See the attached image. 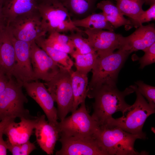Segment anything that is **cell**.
Masks as SVG:
<instances>
[{
    "mask_svg": "<svg viewBox=\"0 0 155 155\" xmlns=\"http://www.w3.org/2000/svg\"><path fill=\"white\" fill-rule=\"evenodd\" d=\"M134 90L130 86L122 91L116 86L104 85L94 92L90 98H94L92 117L99 126L106 125L115 113L123 111L130 105L125 101V96Z\"/></svg>",
    "mask_w": 155,
    "mask_h": 155,
    "instance_id": "6da1fadb",
    "label": "cell"
},
{
    "mask_svg": "<svg viewBox=\"0 0 155 155\" xmlns=\"http://www.w3.org/2000/svg\"><path fill=\"white\" fill-rule=\"evenodd\" d=\"M130 53L123 48L115 52L98 56L92 70L87 97L90 98L96 91L104 85L116 86L119 73Z\"/></svg>",
    "mask_w": 155,
    "mask_h": 155,
    "instance_id": "7a4b0ae2",
    "label": "cell"
},
{
    "mask_svg": "<svg viewBox=\"0 0 155 155\" xmlns=\"http://www.w3.org/2000/svg\"><path fill=\"white\" fill-rule=\"evenodd\" d=\"M99 145L108 155H138L147 154L140 153L134 148V144L141 137L127 132L120 128L106 125L99 126L94 135Z\"/></svg>",
    "mask_w": 155,
    "mask_h": 155,
    "instance_id": "3957f363",
    "label": "cell"
},
{
    "mask_svg": "<svg viewBox=\"0 0 155 155\" xmlns=\"http://www.w3.org/2000/svg\"><path fill=\"white\" fill-rule=\"evenodd\" d=\"M135 92L136 98L134 104L130 105L122 113V116L113 117L106 125L119 127L129 133L140 136L141 139L146 138L142 128L146 119L155 112L138 91L136 85H131Z\"/></svg>",
    "mask_w": 155,
    "mask_h": 155,
    "instance_id": "277c9868",
    "label": "cell"
},
{
    "mask_svg": "<svg viewBox=\"0 0 155 155\" xmlns=\"http://www.w3.org/2000/svg\"><path fill=\"white\" fill-rule=\"evenodd\" d=\"M38 10L41 17L42 29L46 34L83 32L75 26L68 11L61 3H38Z\"/></svg>",
    "mask_w": 155,
    "mask_h": 155,
    "instance_id": "5b68a950",
    "label": "cell"
},
{
    "mask_svg": "<svg viewBox=\"0 0 155 155\" xmlns=\"http://www.w3.org/2000/svg\"><path fill=\"white\" fill-rule=\"evenodd\" d=\"M73 70L61 66L58 73L49 81L44 84L57 104L58 119L60 121L71 112L73 97L71 85Z\"/></svg>",
    "mask_w": 155,
    "mask_h": 155,
    "instance_id": "8992f818",
    "label": "cell"
},
{
    "mask_svg": "<svg viewBox=\"0 0 155 155\" xmlns=\"http://www.w3.org/2000/svg\"><path fill=\"white\" fill-rule=\"evenodd\" d=\"M22 84L13 77L9 79L0 94V121L6 118H32L24 107L28 100L24 94Z\"/></svg>",
    "mask_w": 155,
    "mask_h": 155,
    "instance_id": "52a82bcc",
    "label": "cell"
},
{
    "mask_svg": "<svg viewBox=\"0 0 155 155\" xmlns=\"http://www.w3.org/2000/svg\"><path fill=\"white\" fill-rule=\"evenodd\" d=\"M71 115L58 122L59 135L78 138L94 137L99 125L88 113L85 101Z\"/></svg>",
    "mask_w": 155,
    "mask_h": 155,
    "instance_id": "ba28073f",
    "label": "cell"
},
{
    "mask_svg": "<svg viewBox=\"0 0 155 155\" xmlns=\"http://www.w3.org/2000/svg\"><path fill=\"white\" fill-rule=\"evenodd\" d=\"M6 25L16 39L29 43L46 34L38 10L19 16Z\"/></svg>",
    "mask_w": 155,
    "mask_h": 155,
    "instance_id": "9c48e42d",
    "label": "cell"
},
{
    "mask_svg": "<svg viewBox=\"0 0 155 155\" xmlns=\"http://www.w3.org/2000/svg\"><path fill=\"white\" fill-rule=\"evenodd\" d=\"M83 32L87 36L88 42L98 56L108 55L115 50L123 47L125 37L114 31L85 29Z\"/></svg>",
    "mask_w": 155,
    "mask_h": 155,
    "instance_id": "30bf717a",
    "label": "cell"
},
{
    "mask_svg": "<svg viewBox=\"0 0 155 155\" xmlns=\"http://www.w3.org/2000/svg\"><path fill=\"white\" fill-rule=\"evenodd\" d=\"M11 34L15 53L12 77L22 85L35 81L30 57L31 43L18 40Z\"/></svg>",
    "mask_w": 155,
    "mask_h": 155,
    "instance_id": "8fae6325",
    "label": "cell"
},
{
    "mask_svg": "<svg viewBox=\"0 0 155 155\" xmlns=\"http://www.w3.org/2000/svg\"><path fill=\"white\" fill-rule=\"evenodd\" d=\"M60 136L61 147L56 155H108L94 138Z\"/></svg>",
    "mask_w": 155,
    "mask_h": 155,
    "instance_id": "7c38bea8",
    "label": "cell"
},
{
    "mask_svg": "<svg viewBox=\"0 0 155 155\" xmlns=\"http://www.w3.org/2000/svg\"><path fill=\"white\" fill-rule=\"evenodd\" d=\"M30 57L35 81L40 79L45 82L49 81L62 66L54 61L35 41L30 44Z\"/></svg>",
    "mask_w": 155,
    "mask_h": 155,
    "instance_id": "4fadbf2b",
    "label": "cell"
},
{
    "mask_svg": "<svg viewBox=\"0 0 155 155\" xmlns=\"http://www.w3.org/2000/svg\"><path fill=\"white\" fill-rule=\"evenodd\" d=\"M28 95L39 105L51 124L57 126L58 122L57 109L51 94L42 83L38 80L23 84Z\"/></svg>",
    "mask_w": 155,
    "mask_h": 155,
    "instance_id": "5bb4252c",
    "label": "cell"
},
{
    "mask_svg": "<svg viewBox=\"0 0 155 155\" xmlns=\"http://www.w3.org/2000/svg\"><path fill=\"white\" fill-rule=\"evenodd\" d=\"M34 129L36 141L40 148L47 154H53L60 137L57 126L49 123L42 115L37 117Z\"/></svg>",
    "mask_w": 155,
    "mask_h": 155,
    "instance_id": "9a60e30c",
    "label": "cell"
},
{
    "mask_svg": "<svg viewBox=\"0 0 155 155\" xmlns=\"http://www.w3.org/2000/svg\"><path fill=\"white\" fill-rule=\"evenodd\" d=\"M155 42V28L153 24L141 25L130 35L124 37L123 49L131 53L143 51Z\"/></svg>",
    "mask_w": 155,
    "mask_h": 155,
    "instance_id": "2e32d148",
    "label": "cell"
},
{
    "mask_svg": "<svg viewBox=\"0 0 155 155\" xmlns=\"http://www.w3.org/2000/svg\"><path fill=\"white\" fill-rule=\"evenodd\" d=\"M37 117L32 118H21L20 121L9 123L5 128L3 134L7 140L11 144H21L29 140L34 129Z\"/></svg>",
    "mask_w": 155,
    "mask_h": 155,
    "instance_id": "e0dca14e",
    "label": "cell"
},
{
    "mask_svg": "<svg viewBox=\"0 0 155 155\" xmlns=\"http://www.w3.org/2000/svg\"><path fill=\"white\" fill-rule=\"evenodd\" d=\"M15 62V53L12 34L6 24L0 27V70L9 78Z\"/></svg>",
    "mask_w": 155,
    "mask_h": 155,
    "instance_id": "ac0fdd59",
    "label": "cell"
},
{
    "mask_svg": "<svg viewBox=\"0 0 155 155\" xmlns=\"http://www.w3.org/2000/svg\"><path fill=\"white\" fill-rule=\"evenodd\" d=\"M38 6L37 0H4L2 9L6 25L19 16L37 11Z\"/></svg>",
    "mask_w": 155,
    "mask_h": 155,
    "instance_id": "d6986e66",
    "label": "cell"
},
{
    "mask_svg": "<svg viewBox=\"0 0 155 155\" xmlns=\"http://www.w3.org/2000/svg\"><path fill=\"white\" fill-rule=\"evenodd\" d=\"M97 8L102 11L107 20L114 28L124 26L126 29L131 28V23L129 19L124 17L116 5L110 0H104L96 4Z\"/></svg>",
    "mask_w": 155,
    "mask_h": 155,
    "instance_id": "ffe728a7",
    "label": "cell"
},
{
    "mask_svg": "<svg viewBox=\"0 0 155 155\" xmlns=\"http://www.w3.org/2000/svg\"><path fill=\"white\" fill-rule=\"evenodd\" d=\"M97 0H63L62 3L72 20L85 18L94 13Z\"/></svg>",
    "mask_w": 155,
    "mask_h": 155,
    "instance_id": "44dd1931",
    "label": "cell"
},
{
    "mask_svg": "<svg viewBox=\"0 0 155 155\" xmlns=\"http://www.w3.org/2000/svg\"><path fill=\"white\" fill-rule=\"evenodd\" d=\"M88 83L87 75L82 73L76 70L72 71L71 85L73 104L71 113L76 110L78 106L85 101L87 97Z\"/></svg>",
    "mask_w": 155,
    "mask_h": 155,
    "instance_id": "7402d4cb",
    "label": "cell"
},
{
    "mask_svg": "<svg viewBox=\"0 0 155 155\" xmlns=\"http://www.w3.org/2000/svg\"><path fill=\"white\" fill-rule=\"evenodd\" d=\"M76 27L89 29H106L114 31L115 29L107 20L102 12L93 13L86 17L80 20H72Z\"/></svg>",
    "mask_w": 155,
    "mask_h": 155,
    "instance_id": "603a6c76",
    "label": "cell"
},
{
    "mask_svg": "<svg viewBox=\"0 0 155 155\" xmlns=\"http://www.w3.org/2000/svg\"><path fill=\"white\" fill-rule=\"evenodd\" d=\"M45 36L36 39L35 41L36 43L55 62L67 69H71L74 63L68 54L57 50L46 44L44 40Z\"/></svg>",
    "mask_w": 155,
    "mask_h": 155,
    "instance_id": "cb8c5ba5",
    "label": "cell"
},
{
    "mask_svg": "<svg viewBox=\"0 0 155 155\" xmlns=\"http://www.w3.org/2000/svg\"><path fill=\"white\" fill-rule=\"evenodd\" d=\"M44 42L48 45L60 51L71 55L75 49L69 35L58 32L49 34L47 38H44Z\"/></svg>",
    "mask_w": 155,
    "mask_h": 155,
    "instance_id": "d4e9b609",
    "label": "cell"
},
{
    "mask_svg": "<svg viewBox=\"0 0 155 155\" xmlns=\"http://www.w3.org/2000/svg\"><path fill=\"white\" fill-rule=\"evenodd\" d=\"M115 0L117 2L116 5L121 13L129 18L131 26L144 11L142 6L144 4L145 0Z\"/></svg>",
    "mask_w": 155,
    "mask_h": 155,
    "instance_id": "484cf974",
    "label": "cell"
},
{
    "mask_svg": "<svg viewBox=\"0 0 155 155\" xmlns=\"http://www.w3.org/2000/svg\"><path fill=\"white\" fill-rule=\"evenodd\" d=\"M71 55L75 59L76 71L86 75L92 70L98 57L96 52L81 54L75 50Z\"/></svg>",
    "mask_w": 155,
    "mask_h": 155,
    "instance_id": "4316f807",
    "label": "cell"
},
{
    "mask_svg": "<svg viewBox=\"0 0 155 155\" xmlns=\"http://www.w3.org/2000/svg\"><path fill=\"white\" fill-rule=\"evenodd\" d=\"M82 32H71L69 35L74 46L75 50L81 54L96 52L88 42L87 38H84Z\"/></svg>",
    "mask_w": 155,
    "mask_h": 155,
    "instance_id": "83f0119b",
    "label": "cell"
},
{
    "mask_svg": "<svg viewBox=\"0 0 155 155\" xmlns=\"http://www.w3.org/2000/svg\"><path fill=\"white\" fill-rule=\"evenodd\" d=\"M6 141L8 150L13 155H28L36 148L34 143L29 140L21 144H11Z\"/></svg>",
    "mask_w": 155,
    "mask_h": 155,
    "instance_id": "f1b7e54d",
    "label": "cell"
},
{
    "mask_svg": "<svg viewBox=\"0 0 155 155\" xmlns=\"http://www.w3.org/2000/svg\"><path fill=\"white\" fill-rule=\"evenodd\" d=\"M137 89L143 96L147 100L149 105L155 108V87L147 84L141 80L135 82Z\"/></svg>",
    "mask_w": 155,
    "mask_h": 155,
    "instance_id": "f546056e",
    "label": "cell"
},
{
    "mask_svg": "<svg viewBox=\"0 0 155 155\" xmlns=\"http://www.w3.org/2000/svg\"><path fill=\"white\" fill-rule=\"evenodd\" d=\"M155 19V4L150 6L147 10L140 14L137 20L131 24V27L137 28L142 24L148 22Z\"/></svg>",
    "mask_w": 155,
    "mask_h": 155,
    "instance_id": "4dcf8cb0",
    "label": "cell"
},
{
    "mask_svg": "<svg viewBox=\"0 0 155 155\" xmlns=\"http://www.w3.org/2000/svg\"><path fill=\"white\" fill-rule=\"evenodd\" d=\"M144 55L138 59L140 68L143 69L146 66L155 62V42L143 51Z\"/></svg>",
    "mask_w": 155,
    "mask_h": 155,
    "instance_id": "1f68e13d",
    "label": "cell"
},
{
    "mask_svg": "<svg viewBox=\"0 0 155 155\" xmlns=\"http://www.w3.org/2000/svg\"><path fill=\"white\" fill-rule=\"evenodd\" d=\"M9 79L3 72L0 70V94L6 87Z\"/></svg>",
    "mask_w": 155,
    "mask_h": 155,
    "instance_id": "d6a6232c",
    "label": "cell"
},
{
    "mask_svg": "<svg viewBox=\"0 0 155 155\" xmlns=\"http://www.w3.org/2000/svg\"><path fill=\"white\" fill-rule=\"evenodd\" d=\"M3 130L0 131V155H7L8 150L7 142L4 141L3 137Z\"/></svg>",
    "mask_w": 155,
    "mask_h": 155,
    "instance_id": "836d02e7",
    "label": "cell"
},
{
    "mask_svg": "<svg viewBox=\"0 0 155 155\" xmlns=\"http://www.w3.org/2000/svg\"><path fill=\"white\" fill-rule=\"evenodd\" d=\"M15 119L13 118H6L1 120L0 122V131L3 130L9 123L15 121Z\"/></svg>",
    "mask_w": 155,
    "mask_h": 155,
    "instance_id": "e575fe53",
    "label": "cell"
},
{
    "mask_svg": "<svg viewBox=\"0 0 155 155\" xmlns=\"http://www.w3.org/2000/svg\"><path fill=\"white\" fill-rule=\"evenodd\" d=\"M6 24L3 14L2 5L0 3V26Z\"/></svg>",
    "mask_w": 155,
    "mask_h": 155,
    "instance_id": "d590c367",
    "label": "cell"
},
{
    "mask_svg": "<svg viewBox=\"0 0 155 155\" xmlns=\"http://www.w3.org/2000/svg\"><path fill=\"white\" fill-rule=\"evenodd\" d=\"M38 3H53L57 2L62 3L63 0H37Z\"/></svg>",
    "mask_w": 155,
    "mask_h": 155,
    "instance_id": "8d00e7d4",
    "label": "cell"
},
{
    "mask_svg": "<svg viewBox=\"0 0 155 155\" xmlns=\"http://www.w3.org/2000/svg\"><path fill=\"white\" fill-rule=\"evenodd\" d=\"M144 4L151 6L155 4V0H145Z\"/></svg>",
    "mask_w": 155,
    "mask_h": 155,
    "instance_id": "74e56055",
    "label": "cell"
},
{
    "mask_svg": "<svg viewBox=\"0 0 155 155\" xmlns=\"http://www.w3.org/2000/svg\"><path fill=\"white\" fill-rule=\"evenodd\" d=\"M4 0H0V3L3 5Z\"/></svg>",
    "mask_w": 155,
    "mask_h": 155,
    "instance_id": "f35d334b",
    "label": "cell"
},
{
    "mask_svg": "<svg viewBox=\"0 0 155 155\" xmlns=\"http://www.w3.org/2000/svg\"></svg>",
    "mask_w": 155,
    "mask_h": 155,
    "instance_id": "ab89813d",
    "label": "cell"
}]
</instances>
